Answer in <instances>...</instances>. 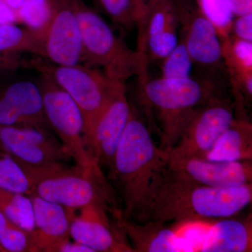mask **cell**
I'll return each instance as SVG.
<instances>
[{"instance_id":"obj_10","label":"cell","mask_w":252,"mask_h":252,"mask_svg":"<svg viewBox=\"0 0 252 252\" xmlns=\"http://www.w3.org/2000/svg\"><path fill=\"white\" fill-rule=\"evenodd\" d=\"M52 131L0 126V150L11 156L23 169L44 170L71 158Z\"/></svg>"},{"instance_id":"obj_30","label":"cell","mask_w":252,"mask_h":252,"mask_svg":"<svg viewBox=\"0 0 252 252\" xmlns=\"http://www.w3.org/2000/svg\"><path fill=\"white\" fill-rule=\"evenodd\" d=\"M230 32L233 37L243 40L252 41V12L237 16L232 23Z\"/></svg>"},{"instance_id":"obj_7","label":"cell","mask_w":252,"mask_h":252,"mask_svg":"<svg viewBox=\"0 0 252 252\" xmlns=\"http://www.w3.org/2000/svg\"><path fill=\"white\" fill-rule=\"evenodd\" d=\"M39 72L40 75L36 83L40 89L44 112L51 130L59 136L77 165L87 166L97 162L86 144L85 122L80 109L47 72Z\"/></svg>"},{"instance_id":"obj_36","label":"cell","mask_w":252,"mask_h":252,"mask_svg":"<svg viewBox=\"0 0 252 252\" xmlns=\"http://www.w3.org/2000/svg\"><path fill=\"white\" fill-rule=\"evenodd\" d=\"M0 252H7L6 250H5L4 248H3L2 245L0 243Z\"/></svg>"},{"instance_id":"obj_3","label":"cell","mask_w":252,"mask_h":252,"mask_svg":"<svg viewBox=\"0 0 252 252\" xmlns=\"http://www.w3.org/2000/svg\"><path fill=\"white\" fill-rule=\"evenodd\" d=\"M140 97L153 108L161 122V149L172 148L197 109L210 99L221 95L212 81L193 78L149 79L140 77Z\"/></svg>"},{"instance_id":"obj_34","label":"cell","mask_w":252,"mask_h":252,"mask_svg":"<svg viewBox=\"0 0 252 252\" xmlns=\"http://www.w3.org/2000/svg\"><path fill=\"white\" fill-rule=\"evenodd\" d=\"M5 4L7 5L9 7L11 8L14 12H16L18 9L21 8V6L24 4L26 0H3Z\"/></svg>"},{"instance_id":"obj_21","label":"cell","mask_w":252,"mask_h":252,"mask_svg":"<svg viewBox=\"0 0 252 252\" xmlns=\"http://www.w3.org/2000/svg\"><path fill=\"white\" fill-rule=\"evenodd\" d=\"M0 52L10 54L30 53L44 58L43 34L21 28L14 23L0 25Z\"/></svg>"},{"instance_id":"obj_33","label":"cell","mask_w":252,"mask_h":252,"mask_svg":"<svg viewBox=\"0 0 252 252\" xmlns=\"http://www.w3.org/2000/svg\"><path fill=\"white\" fill-rule=\"evenodd\" d=\"M16 20V14L3 0H0V25L14 23Z\"/></svg>"},{"instance_id":"obj_26","label":"cell","mask_w":252,"mask_h":252,"mask_svg":"<svg viewBox=\"0 0 252 252\" xmlns=\"http://www.w3.org/2000/svg\"><path fill=\"white\" fill-rule=\"evenodd\" d=\"M97 1L118 26L127 31L135 27L139 12L135 0H97Z\"/></svg>"},{"instance_id":"obj_14","label":"cell","mask_w":252,"mask_h":252,"mask_svg":"<svg viewBox=\"0 0 252 252\" xmlns=\"http://www.w3.org/2000/svg\"><path fill=\"white\" fill-rule=\"evenodd\" d=\"M0 126L53 131L37 83L22 80L0 85Z\"/></svg>"},{"instance_id":"obj_29","label":"cell","mask_w":252,"mask_h":252,"mask_svg":"<svg viewBox=\"0 0 252 252\" xmlns=\"http://www.w3.org/2000/svg\"><path fill=\"white\" fill-rule=\"evenodd\" d=\"M38 61H29L21 54L0 52V74H9L20 69L35 67Z\"/></svg>"},{"instance_id":"obj_35","label":"cell","mask_w":252,"mask_h":252,"mask_svg":"<svg viewBox=\"0 0 252 252\" xmlns=\"http://www.w3.org/2000/svg\"><path fill=\"white\" fill-rule=\"evenodd\" d=\"M151 1H152V0H135L137 9H138L139 17H140L141 14H142V11H143L144 7H145L147 4H148Z\"/></svg>"},{"instance_id":"obj_23","label":"cell","mask_w":252,"mask_h":252,"mask_svg":"<svg viewBox=\"0 0 252 252\" xmlns=\"http://www.w3.org/2000/svg\"><path fill=\"white\" fill-rule=\"evenodd\" d=\"M0 187L31 195L32 185L22 166L9 154L0 150Z\"/></svg>"},{"instance_id":"obj_19","label":"cell","mask_w":252,"mask_h":252,"mask_svg":"<svg viewBox=\"0 0 252 252\" xmlns=\"http://www.w3.org/2000/svg\"><path fill=\"white\" fill-rule=\"evenodd\" d=\"M205 158L216 161H252V123L246 117H235Z\"/></svg>"},{"instance_id":"obj_8","label":"cell","mask_w":252,"mask_h":252,"mask_svg":"<svg viewBox=\"0 0 252 252\" xmlns=\"http://www.w3.org/2000/svg\"><path fill=\"white\" fill-rule=\"evenodd\" d=\"M235 117V104L230 99L214 97L197 109L175 145L162 150L172 157L205 158Z\"/></svg>"},{"instance_id":"obj_25","label":"cell","mask_w":252,"mask_h":252,"mask_svg":"<svg viewBox=\"0 0 252 252\" xmlns=\"http://www.w3.org/2000/svg\"><path fill=\"white\" fill-rule=\"evenodd\" d=\"M52 0H26L15 12L16 20L43 34L52 15Z\"/></svg>"},{"instance_id":"obj_13","label":"cell","mask_w":252,"mask_h":252,"mask_svg":"<svg viewBox=\"0 0 252 252\" xmlns=\"http://www.w3.org/2000/svg\"><path fill=\"white\" fill-rule=\"evenodd\" d=\"M79 210V215L74 214L69 225V235L74 241L94 252H134L114 220H109L108 209L91 204Z\"/></svg>"},{"instance_id":"obj_18","label":"cell","mask_w":252,"mask_h":252,"mask_svg":"<svg viewBox=\"0 0 252 252\" xmlns=\"http://www.w3.org/2000/svg\"><path fill=\"white\" fill-rule=\"evenodd\" d=\"M198 251L252 252L251 214L245 219L230 217L217 220L210 228Z\"/></svg>"},{"instance_id":"obj_24","label":"cell","mask_w":252,"mask_h":252,"mask_svg":"<svg viewBox=\"0 0 252 252\" xmlns=\"http://www.w3.org/2000/svg\"><path fill=\"white\" fill-rule=\"evenodd\" d=\"M0 243L7 252H35L32 233L0 212Z\"/></svg>"},{"instance_id":"obj_12","label":"cell","mask_w":252,"mask_h":252,"mask_svg":"<svg viewBox=\"0 0 252 252\" xmlns=\"http://www.w3.org/2000/svg\"><path fill=\"white\" fill-rule=\"evenodd\" d=\"M53 11L43 33L44 59L57 65H74L82 59L80 26L73 0H52Z\"/></svg>"},{"instance_id":"obj_4","label":"cell","mask_w":252,"mask_h":252,"mask_svg":"<svg viewBox=\"0 0 252 252\" xmlns=\"http://www.w3.org/2000/svg\"><path fill=\"white\" fill-rule=\"evenodd\" d=\"M32 185V193L67 210H79L97 204L109 211L117 208L115 192L97 162L87 166L64 163L46 170H24Z\"/></svg>"},{"instance_id":"obj_20","label":"cell","mask_w":252,"mask_h":252,"mask_svg":"<svg viewBox=\"0 0 252 252\" xmlns=\"http://www.w3.org/2000/svg\"><path fill=\"white\" fill-rule=\"evenodd\" d=\"M135 26L137 28L136 50L144 54V44L148 39L170 28L179 27L172 0H152L144 7Z\"/></svg>"},{"instance_id":"obj_9","label":"cell","mask_w":252,"mask_h":252,"mask_svg":"<svg viewBox=\"0 0 252 252\" xmlns=\"http://www.w3.org/2000/svg\"><path fill=\"white\" fill-rule=\"evenodd\" d=\"M180 37L185 41L193 63L209 72H227L220 34L203 14L197 0H172Z\"/></svg>"},{"instance_id":"obj_1","label":"cell","mask_w":252,"mask_h":252,"mask_svg":"<svg viewBox=\"0 0 252 252\" xmlns=\"http://www.w3.org/2000/svg\"><path fill=\"white\" fill-rule=\"evenodd\" d=\"M252 201V183L212 187L178 180L159 172L140 221L182 223L234 217Z\"/></svg>"},{"instance_id":"obj_31","label":"cell","mask_w":252,"mask_h":252,"mask_svg":"<svg viewBox=\"0 0 252 252\" xmlns=\"http://www.w3.org/2000/svg\"><path fill=\"white\" fill-rule=\"evenodd\" d=\"M47 252H94L91 249L76 241H70L69 238L62 240L51 247Z\"/></svg>"},{"instance_id":"obj_17","label":"cell","mask_w":252,"mask_h":252,"mask_svg":"<svg viewBox=\"0 0 252 252\" xmlns=\"http://www.w3.org/2000/svg\"><path fill=\"white\" fill-rule=\"evenodd\" d=\"M32 203L34 228L32 230L35 252H47L51 247L70 238L69 225L74 210L48 201L35 194L29 195Z\"/></svg>"},{"instance_id":"obj_16","label":"cell","mask_w":252,"mask_h":252,"mask_svg":"<svg viewBox=\"0 0 252 252\" xmlns=\"http://www.w3.org/2000/svg\"><path fill=\"white\" fill-rule=\"evenodd\" d=\"M113 220L122 230L134 252H187L173 229L157 220L136 221L126 218L122 210L114 209Z\"/></svg>"},{"instance_id":"obj_11","label":"cell","mask_w":252,"mask_h":252,"mask_svg":"<svg viewBox=\"0 0 252 252\" xmlns=\"http://www.w3.org/2000/svg\"><path fill=\"white\" fill-rule=\"evenodd\" d=\"M163 170L178 180L212 187L252 183V161H216L205 158L177 157L162 150Z\"/></svg>"},{"instance_id":"obj_22","label":"cell","mask_w":252,"mask_h":252,"mask_svg":"<svg viewBox=\"0 0 252 252\" xmlns=\"http://www.w3.org/2000/svg\"><path fill=\"white\" fill-rule=\"evenodd\" d=\"M0 212L25 229L34 230L32 203L28 195L0 187Z\"/></svg>"},{"instance_id":"obj_6","label":"cell","mask_w":252,"mask_h":252,"mask_svg":"<svg viewBox=\"0 0 252 252\" xmlns=\"http://www.w3.org/2000/svg\"><path fill=\"white\" fill-rule=\"evenodd\" d=\"M34 68L47 72L77 104L85 122L89 147L94 124L113 95L125 86L124 82L111 79L100 69L79 64L57 65L38 61Z\"/></svg>"},{"instance_id":"obj_2","label":"cell","mask_w":252,"mask_h":252,"mask_svg":"<svg viewBox=\"0 0 252 252\" xmlns=\"http://www.w3.org/2000/svg\"><path fill=\"white\" fill-rule=\"evenodd\" d=\"M163 166L162 149L133 108L109 167L122 197L123 215L140 221L154 180Z\"/></svg>"},{"instance_id":"obj_15","label":"cell","mask_w":252,"mask_h":252,"mask_svg":"<svg viewBox=\"0 0 252 252\" xmlns=\"http://www.w3.org/2000/svg\"><path fill=\"white\" fill-rule=\"evenodd\" d=\"M126 86L113 95L94 124L89 148L99 166L109 169L130 117Z\"/></svg>"},{"instance_id":"obj_32","label":"cell","mask_w":252,"mask_h":252,"mask_svg":"<svg viewBox=\"0 0 252 252\" xmlns=\"http://www.w3.org/2000/svg\"><path fill=\"white\" fill-rule=\"evenodd\" d=\"M233 14L243 16L252 12V0H226Z\"/></svg>"},{"instance_id":"obj_27","label":"cell","mask_w":252,"mask_h":252,"mask_svg":"<svg viewBox=\"0 0 252 252\" xmlns=\"http://www.w3.org/2000/svg\"><path fill=\"white\" fill-rule=\"evenodd\" d=\"M162 77L165 79H183L190 77L193 62L185 41L179 37L175 49L163 60Z\"/></svg>"},{"instance_id":"obj_5","label":"cell","mask_w":252,"mask_h":252,"mask_svg":"<svg viewBox=\"0 0 252 252\" xmlns=\"http://www.w3.org/2000/svg\"><path fill=\"white\" fill-rule=\"evenodd\" d=\"M80 26L82 59L97 67L107 77L124 82L129 78L147 76L149 61L137 50L130 49L98 14L82 0H73Z\"/></svg>"},{"instance_id":"obj_28","label":"cell","mask_w":252,"mask_h":252,"mask_svg":"<svg viewBox=\"0 0 252 252\" xmlns=\"http://www.w3.org/2000/svg\"><path fill=\"white\" fill-rule=\"evenodd\" d=\"M203 14L217 28L220 37L229 35L234 15L226 0H197Z\"/></svg>"}]
</instances>
